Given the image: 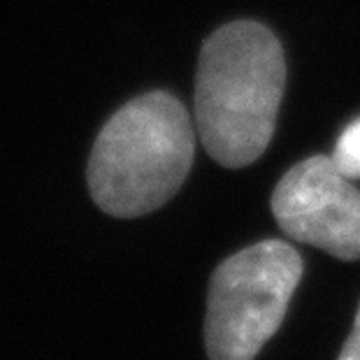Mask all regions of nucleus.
<instances>
[{
    "label": "nucleus",
    "mask_w": 360,
    "mask_h": 360,
    "mask_svg": "<svg viewBox=\"0 0 360 360\" xmlns=\"http://www.w3.org/2000/svg\"><path fill=\"white\" fill-rule=\"evenodd\" d=\"M286 86L277 35L235 21L207 37L195 75V124L207 154L226 167L254 163L270 144Z\"/></svg>",
    "instance_id": "f257e3e1"
},
{
    "label": "nucleus",
    "mask_w": 360,
    "mask_h": 360,
    "mask_svg": "<svg viewBox=\"0 0 360 360\" xmlns=\"http://www.w3.org/2000/svg\"><path fill=\"white\" fill-rule=\"evenodd\" d=\"M195 128L177 98L151 91L103 126L89 160V188L112 217L158 210L181 188L193 165Z\"/></svg>",
    "instance_id": "f03ea898"
},
{
    "label": "nucleus",
    "mask_w": 360,
    "mask_h": 360,
    "mask_svg": "<svg viewBox=\"0 0 360 360\" xmlns=\"http://www.w3.org/2000/svg\"><path fill=\"white\" fill-rule=\"evenodd\" d=\"M300 277V254L281 240H263L226 258L207 297L210 360H254L279 330Z\"/></svg>",
    "instance_id": "7ed1b4c3"
},
{
    "label": "nucleus",
    "mask_w": 360,
    "mask_h": 360,
    "mask_svg": "<svg viewBox=\"0 0 360 360\" xmlns=\"http://www.w3.org/2000/svg\"><path fill=\"white\" fill-rule=\"evenodd\" d=\"M279 228L342 260L360 258V191L333 156H311L283 174L272 193Z\"/></svg>",
    "instance_id": "20e7f679"
},
{
    "label": "nucleus",
    "mask_w": 360,
    "mask_h": 360,
    "mask_svg": "<svg viewBox=\"0 0 360 360\" xmlns=\"http://www.w3.org/2000/svg\"><path fill=\"white\" fill-rule=\"evenodd\" d=\"M333 160L351 179H360V119L347 126L335 144Z\"/></svg>",
    "instance_id": "39448f33"
},
{
    "label": "nucleus",
    "mask_w": 360,
    "mask_h": 360,
    "mask_svg": "<svg viewBox=\"0 0 360 360\" xmlns=\"http://www.w3.org/2000/svg\"><path fill=\"white\" fill-rule=\"evenodd\" d=\"M340 360H360V307H358V314H356L354 330H351L347 344H344Z\"/></svg>",
    "instance_id": "423d86ee"
}]
</instances>
